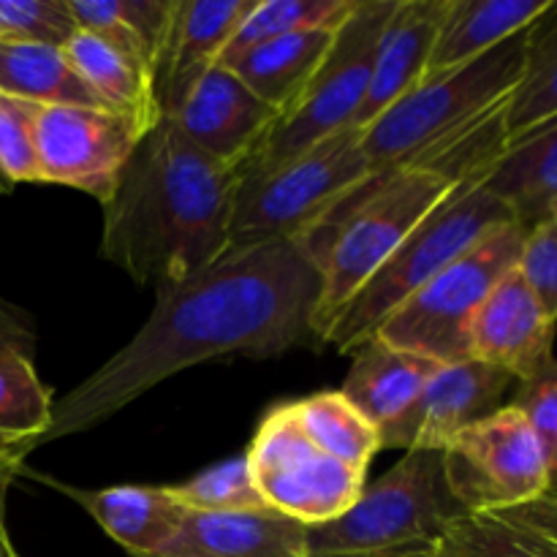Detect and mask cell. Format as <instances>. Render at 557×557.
<instances>
[{
	"mask_svg": "<svg viewBox=\"0 0 557 557\" xmlns=\"http://www.w3.org/2000/svg\"><path fill=\"white\" fill-rule=\"evenodd\" d=\"M557 117V0L528 27L525 71L506 103L509 141Z\"/></svg>",
	"mask_w": 557,
	"mask_h": 557,
	"instance_id": "obj_27",
	"label": "cell"
},
{
	"mask_svg": "<svg viewBox=\"0 0 557 557\" xmlns=\"http://www.w3.org/2000/svg\"><path fill=\"white\" fill-rule=\"evenodd\" d=\"M166 490L185 511H201V515L267 509L259 490H256L253 476H250V466L245 455L215 462V466L190 476L188 482L172 484Z\"/></svg>",
	"mask_w": 557,
	"mask_h": 557,
	"instance_id": "obj_30",
	"label": "cell"
},
{
	"mask_svg": "<svg viewBox=\"0 0 557 557\" xmlns=\"http://www.w3.org/2000/svg\"><path fill=\"white\" fill-rule=\"evenodd\" d=\"M441 460L449 493L466 511L515 509L553 490L542 446L511 406L457 435Z\"/></svg>",
	"mask_w": 557,
	"mask_h": 557,
	"instance_id": "obj_11",
	"label": "cell"
},
{
	"mask_svg": "<svg viewBox=\"0 0 557 557\" xmlns=\"http://www.w3.org/2000/svg\"><path fill=\"white\" fill-rule=\"evenodd\" d=\"M484 174L451 190L403 239L400 248L341 310L332 330L326 332L324 346H335L341 354H357L379 332V326L424 283H430L444 267L460 259L484 234L515 221L509 207L482 185Z\"/></svg>",
	"mask_w": 557,
	"mask_h": 557,
	"instance_id": "obj_4",
	"label": "cell"
},
{
	"mask_svg": "<svg viewBox=\"0 0 557 557\" xmlns=\"http://www.w3.org/2000/svg\"><path fill=\"white\" fill-rule=\"evenodd\" d=\"M525 36L528 30H522L471 63L424 76L408 96L362 128L370 174L406 166L435 141L509 101L525 71Z\"/></svg>",
	"mask_w": 557,
	"mask_h": 557,
	"instance_id": "obj_6",
	"label": "cell"
},
{
	"mask_svg": "<svg viewBox=\"0 0 557 557\" xmlns=\"http://www.w3.org/2000/svg\"><path fill=\"white\" fill-rule=\"evenodd\" d=\"M531 292L536 294L539 305L544 308L547 319L557 324V223L544 221L528 232L525 248H522L520 264Z\"/></svg>",
	"mask_w": 557,
	"mask_h": 557,
	"instance_id": "obj_34",
	"label": "cell"
},
{
	"mask_svg": "<svg viewBox=\"0 0 557 557\" xmlns=\"http://www.w3.org/2000/svg\"><path fill=\"white\" fill-rule=\"evenodd\" d=\"M482 185L509 207L515 221L528 232L549 221V207L557 199V117L509 141L487 169Z\"/></svg>",
	"mask_w": 557,
	"mask_h": 557,
	"instance_id": "obj_23",
	"label": "cell"
},
{
	"mask_svg": "<svg viewBox=\"0 0 557 557\" xmlns=\"http://www.w3.org/2000/svg\"><path fill=\"white\" fill-rule=\"evenodd\" d=\"M511 384V375L476 359L438 364L417 400L381 430V449L444 451L457 435L500 411Z\"/></svg>",
	"mask_w": 557,
	"mask_h": 557,
	"instance_id": "obj_13",
	"label": "cell"
},
{
	"mask_svg": "<svg viewBox=\"0 0 557 557\" xmlns=\"http://www.w3.org/2000/svg\"><path fill=\"white\" fill-rule=\"evenodd\" d=\"M506 103L435 141L406 166L370 174L332 207L324 221L297 239L321 275V297L313 315L319 346H324L341 310L400 248L403 239L451 190L487 172L506 150Z\"/></svg>",
	"mask_w": 557,
	"mask_h": 557,
	"instance_id": "obj_3",
	"label": "cell"
},
{
	"mask_svg": "<svg viewBox=\"0 0 557 557\" xmlns=\"http://www.w3.org/2000/svg\"><path fill=\"white\" fill-rule=\"evenodd\" d=\"M319 267L297 239L232 245L185 281L158 288L150 319L54 406L44 441L98 428L166 379L210 359L319 346Z\"/></svg>",
	"mask_w": 557,
	"mask_h": 557,
	"instance_id": "obj_1",
	"label": "cell"
},
{
	"mask_svg": "<svg viewBox=\"0 0 557 557\" xmlns=\"http://www.w3.org/2000/svg\"><path fill=\"white\" fill-rule=\"evenodd\" d=\"M466 515L444 476L441 451H406L337 520L308 528L305 557H417Z\"/></svg>",
	"mask_w": 557,
	"mask_h": 557,
	"instance_id": "obj_5",
	"label": "cell"
},
{
	"mask_svg": "<svg viewBox=\"0 0 557 557\" xmlns=\"http://www.w3.org/2000/svg\"><path fill=\"white\" fill-rule=\"evenodd\" d=\"M395 9L397 0H357L351 14L335 30V41L321 69L297 103L277 117L259 150L239 169V180L272 172L326 136L351 128L368 96L379 41Z\"/></svg>",
	"mask_w": 557,
	"mask_h": 557,
	"instance_id": "obj_7",
	"label": "cell"
},
{
	"mask_svg": "<svg viewBox=\"0 0 557 557\" xmlns=\"http://www.w3.org/2000/svg\"><path fill=\"white\" fill-rule=\"evenodd\" d=\"M354 5H357V0H256L250 14L245 16L243 25L228 41L226 52L221 54V60L256 47V44L292 36L299 30L341 27Z\"/></svg>",
	"mask_w": 557,
	"mask_h": 557,
	"instance_id": "obj_29",
	"label": "cell"
},
{
	"mask_svg": "<svg viewBox=\"0 0 557 557\" xmlns=\"http://www.w3.org/2000/svg\"><path fill=\"white\" fill-rule=\"evenodd\" d=\"M52 419V395L33 364V354L0 348V466L16 471L22 457L44 444Z\"/></svg>",
	"mask_w": 557,
	"mask_h": 557,
	"instance_id": "obj_25",
	"label": "cell"
},
{
	"mask_svg": "<svg viewBox=\"0 0 557 557\" xmlns=\"http://www.w3.org/2000/svg\"><path fill=\"white\" fill-rule=\"evenodd\" d=\"M549 221L557 223V199L553 201V207H549Z\"/></svg>",
	"mask_w": 557,
	"mask_h": 557,
	"instance_id": "obj_38",
	"label": "cell"
},
{
	"mask_svg": "<svg viewBox=\"0 0 557 557\" xmlns=\"http://www.w3.org/2000/svg\"><path fill=\"white\" fill-rule=\"evenodd\" d=\"M239 169L190 145L161 117L101 205V256L139 286L185 281L232 248Z\"/></svg>",
	"mask_w": 557,
	"mask_h": 557,
	"instance_id": "obj_2",
	"label": "cell"
},
{
	"mask_svg": "<svg viewBox=\"0 0 557 557\" xmlns=\"http://www.w3.org/2000/svg\"><path fill=\"white\" fill-rule=\"evenodd\" d=\"M549 5L553 0H449L430 54L428 76L482 58L528 30Z\"/></svg>",
	"mask_w": 557,
	"mask_h": 557,
	"instance_id": "obj_22",
	"label": "cell"
},
{
	"mask_svg": "<svg viewBox=\"0 0 557 557\" xmlns=\"http://www.w3.org/2000/svg\"><path fill=\"white\" fill-rule=\"evenodd\" d=\"M256 0H180L166 49L156 74L161 117H172L196 82L218 65Z\"/></svg>",
	"mask_w": 557,
	"mask_h": 557,
	"instance_id": "obj_16",
	"label": "cell"
},
{
	"mask_svg": "<svg viewBox=\"0 0 557 557\" xmlns=\"http://www.w3.org/2000/svg\"><path fill=\"white\" fill-rule=\"evenodd\" d=\"M435 370L438 362L433 359L400 351L373 337L354 354L341 395L381 433L417 400Z\"/></svg>",
	"mask_w": 557,
	"mask_h": 557,
	"instance_id": "obj_21",
	"label": "cell"
},
{
	"mask_svg": "<svg viewBox=\"0 0 557 557\" xmlns=\"http://www.w3.org/2000/svg\"><path fill=\"white\" fill-rule=\"evenodd\" d=\"M0 96L22 98L38 107H101L71 69L63 47L0 38Z\"/></svg>",
	"mask_w": 557,
	"mask_h": 557,
	"instance_id": "obj_26",
	"label": "cell"
},
{
	"mask_svg": "<svg viewBox=\"0 0 557 557\" xmlns=\"http://www.w3.org/2000/svg\"><path fill=\"white\" fill-rule=\"evenodd\" d=\"M446 9L449 0H397L395 14L386 22L379 41L368 96L351 128H368L428 76L430 54Z\"/></svg>",
	"mask_w": 557,
	"mask_h": 557,
	"instance_id": "obj_17",
	"label": "cell"
},
{
	"mask_svg": "<svg viewBox=\"0 0 557 557\" xmlns=\"http://www.w3.org/2000/svg\"><path fill=\"white\" fill-rule=\"evenodd\" d=\"M38 103L0 96V174L16 183H38L36 117Z\"/></svg>",
	"mask_w": 557,
	"mask_h": 557,
	"instance_id": "obj_32",
	"label": "cell"
},
{
	"mask_svg": "<svg viewBox=\"0 0 557 557\" xmlns=\"http://www.w3.org/2000/svg\"><path fill=\"white\" fill-rule=\"evenodd\" d=\"M368 177L362 131H337L272 172L239 180L232 245L305 237Z\"/></svg>",
	"mask_w": 557,
	"mask_h": 557,
	"instance_id": "obj_9",
	"label": "cell"
},
{
	"mask_svg": "<svg viewBox=\"0 0 557 557\" xmlns=\"http://www.w3.org/2000/svg\"><path fill=\"white\" fill-rule=\"evenodd\" d=\"M11 188H14V185H11V183H9V180H5V177H3V174H0V194H9V190H11Z\"/></svg>",
	"mask_w": 557,
	"mask_h": 557,
	"instance_id": "obj_37",
	"label": "cell"
},
{
	"mask_svg": "<svg viewBox=\"0 0 557 557\" xmlns=\"http://www.w3.org/2000/svg\"><path fill=\"white\" fill-rule=\"evenodd\" d=\"M525 239L528 228L517 221L487 232L460 259L408 297L373 337L438 364L471 359L468 337L473 319L500 277L520 264Z\"/></svg>",
	"mask_w": 557,
	"mask_h": 557,
	"instance_id": "obj_8",
	"label": "cell"
},
{
	"mask_svg": "<svg viewBox=\"0 0 557 557\" xmlns=\"http://www.w3.org/2000/svg\"><path fill=\"white\" fill-rule=\"evenodd\" d=\"M547 504H549V511H553V525H555V536H557V487H553L547 493Z\"/></svg>",
	"mask_w": 557,
	"mask_h": 557,
	"instance_id": "obj_36",
	"label": "cell"
},
{
	"mask_svg": "<svg viewBox=\"0 0 557 557\" xmlns=\"http://www.w3.org/2000/svg\"><path fill=\"white\" fill-rule=\"evenodd\" d=\"M147 128L103 107H41L36 117L38 183L65 185L103 205Z\"/></svg>",
	"mask_w": 557,
	"mask_h": 557,
	"instance_id": "obj_12",
	"label": "cell"
},
{
	"mask_svg": "<svg viewBox=\"0 0 557 557\" xmlns=\"http://www.w3.org/2000/svg\"><path fill=\"white\" fill-rule=\"evenodd\" d=\"M63 49L71 60V69L103 109L128 114L147 131L161 120L156 79L139 60L85 30H76Z\"/></svg>",
	"mask_w": 557,
	"mask_h": 557,
	"instance_id": "obj_24",
	"label": "cell"
},
{
	"mask_svg": "<svg viewBox=\"0 0 557 557\" xmlns=\"http://www.w3.org/2000/svg\"><path fill=\"white\" fill-rule=\"evenodd\" d=\"M277 117L281 114L261 101L237 74L212 65L169 120L205 156L243 169Z\"/></svg>",
	"mask_w": 557,
	"mask_h": 557,
	"instance_id": "obj_14",
	"label": "cell"
},
{
	"mask_svg": "<svg viewBox=\"0 0 557 557\" xmlns=\"http://www.w3.org/2000/svg\"><path fill=\"white\" fill-rule=\"evenodd\" d=\"M33 346H36V335L25 315L0 299V348H20V351L33 354Z\"/></svg>",
	"mask_w": 557,
	"mask_h": 557,
	"instance_id": "obj_35",
	"label": "cell"
},
{
	"mask_svg": "<svg viewBox=\"0 0 557 557\" xmlns=\"http://www.w3.org/2000/svg\"><path fill=\"white\" fill-rule=\"evenodd\" d=\"M555 326L515 267L500 277L473 319L468 337L471 359L525 381L555 359Z\"/></svg>",
	"mask_w": 557,
	"mask_h": 557,
	"instance_id": "obj_15",
	"label": "cell"
},
{
	"mask_svg": "<svg viewBox=\"0 0 557 557\" xmlns=\"http://www.w3.org/2000/svg\"><path fill=\"white\" fill-rule=\"evenodd\" d=\"M245 457L267 509L305 528L337 520L364 490V471L319 449L297 424L288 403L261 419Z\"/></svg>",
	"mask_w": 557,
	"mask_h": 557,
	"instance_id": "obj_10",
	"label": "cell"
},
{
	"mask_svg": "<svg viewBox=\"0 0 557 557\" xmlns=\"http://www.w3.org/2000/svg\"><path fill=\"white\" fill-rule=\"evenodd\" d=\"M294 419L319 449L357 471L368 473V466L381 451V435L373 422L362 417L337 392H319L305 400L288 403Z\"/></svg>",
	"mask_w": 557,
	"mask_h": 557,
	"instance_id": "obj_28",
	"label": "cell"
},
{
	"mask_svg": "<svg viewBox=\"0 0 557 557\" xmlns=\"http://www.w3.org/2000/svg\"><path fill=\"white\" fill-rule=\"evenodd\" d=\"M308 528L272 509L188 511L174 536L150 557H305Z\"/></svg>",
	"mask_w": 557,
	"mask_h": 557,
	"instance_id": "obj_18",
	"label": "cell"
},
{
	"mask_svg": "<svg viewBox=\"0 0 557 557\" xmlns=\"http://www.w3.org/2000/svg\"><path fill=\"white\" fill-rule=\"evenodd\" d=\"M76 33L69 0H0V38L65 47Z\"/></svg>",
	"mask_w": 557,
	"mask_h": 557,
	"instance_id": "obj_31",
	"label": "cell"
},
{
	"mask_svg": "<svg viewBox=\"0 0 557 557\" xmlns=\"http://www.w3.org/2000/svg\"><path fill=\"white\" fill-rule=\"evenodd\" d=\"M509 406L522 413L528 428L536 435L544 462H547L549 482L557 487V359L531 379L517 381Z\"/></svg>",
	"mask_w": 557,
	"mask_h": 557,
	"instance_id": "obj_33",
	"label": "cell"
},
{
	"mask_svg": "<svg viewBox=\"0 0 557 557\" xmlns=\"http://www.w3.org/2000/svg\"><path fill=\"white\" fill-rule=\"evenodd\" d=\"M52 487L79 504L131 557L156 555L188 515L166 487L79 490L54 482Z\"/></svg>",
	"mask_w": 557,
	"mask_h": 557,
	"instance_id": "obj_19",
	"label": "cell"
},
{
	"mask_svg": "<svg viewBox=\"0 0 557 557\" xmlns=\"http://www.w3.org/2000/svg\"><path fill=\"white\" fill-rule=\"evenodd\" d=\"M337 27H315L243 49L218 65L237 74L256 96L286 114L324 63Z\"/></svg>",
	"mask_w": 557,
	"mask_h": 557,
	"instance_id": "obj_20",
	"label": "cell"
}]
</instances>
